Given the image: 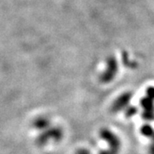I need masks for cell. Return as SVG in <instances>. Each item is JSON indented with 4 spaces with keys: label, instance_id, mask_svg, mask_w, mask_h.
<instances>
[{
    "label": "cell",
    "instance_id": "2",
    "mask_svg": "<svg viewBox=\"0 0 154 154\" xmlns=\"http://www.w3.org/2000/svg\"><path fill=\"white\" fill-rule=\"evenodd\" d=\"M142 107V118L146 121L154 120V87H149L146 91V96L140 99Z\"/></svg>",
    "mask_w": 154,
    "mask_h": 154
},
{
    "label": "cell",
    "instance_id": "12",
    "mask_svg": "<svg viewBox=\"0 0 154 154\" xmlns=\"http://www.w3.org/2000/svg\"><path fill=\"white\" fill-rule=\"evenodd\" d=\"M151 139L152 140V142H154V134H152V136L151 137Z\"/></svg>",
    "mask_w": 154,
    "mask_h": 154
},
{
    "label": "cell",
    "instance_id": "6",
    "mask_svg": "<svg viewBox=\"0 0 154 154\" xmlns=\"http://www.w3.org/2000/svg\"><path fill=\"white\" fill-rule=\"evenodd\" d=\"M51 126V121L49 117L45 116H38L37 118H35L33 122V128L39 132L48 128Z\"/></svg>",
    "mask_w": 154,
    "mask_h": 154
},
{
    "label": "cell",
    "instance_id": "7",
    "mask_svg": "<svg viewBox=\"0 0 154 154\" xmlns=\"http://www.w3.org/2000/svg\"><path fill=\"white\" fill-rule=\"evenodd\" d=\"M140 133L145 137L151 139L154 134V129L150 124H144L143 126L140 128Z\"/></svg>",
    "mask_w": 154,
    "mask_h": 154
},
{
    "label": "cell",
    "instance_id": "9",
    "mask_svg": "<svg viewBox=\"0 0 154 154\" xmlns=\"http://www.w3.org/2000/svg\"><path fill=\"white\" fill-rule=\"evenodd\" d=\"M75 154H92V153L90 152V151H88V149L81 148L77 150V152H75Z\"/></svg>",
    "mask_w": 154,
    "mask_h": 154
},
{
    "label": "cell",
    "instance_id": "3",
    "mask_svg": "<svg viewBox=\"0 0 154 154\" xmlns=\"http://www.w3.org/2000/svg\"><path fill=\"white\" fill-rule=\"evenodd\" d=\"M99 137L105 140L109 145V149L114 154H118L121 148L120 139L109 128H101L99 131Z\"/></svg>",
    "mask_w": 154,
    "mask_h": 154
},
{
    "label": "cell",
    "instance_id": "4",
    "mask_svg": "<svg viewBox=\"0 0 154 154\" xmlns=\"http://www.w3.org/2000/svg\"><path fill=\"white\" fill-rule=\"evenodd\" d=\"M117 72H118L117 62L114 57H110L106 61V67H105V71L99 76V81L104 84L110 83L114 80Z\"/></svg>",
    "mask_w": 154,
    "mask_h": 154
},
{
    "label": "cell",
    "instance_id": "5",
    "mask_svg": "<svg viewBox=\"0 0 154 154\" xmlns=\"http://www.w3.org/2000/svg\"><path fill=\"white\" fill-rule=\"evenodd\" d=\"M133 94L130 92H126L122 94L114 100L110 106V111L112 113H117L122 110H125L132 99Z\"/></svg>",
    "mask_w": 154,
    "mask_h": 154
},
{
    "label": "cell",
    "instance_id": "10",
    "mask_svg": "<svg viewBox=\"0 0 154 154\" xmlns=\"http://www.w3.org/2000/svg\"><path fill=\"white\" fill-rule=\"evenodd\" d=\"M148 154H154V142H152L149 145Z\"/></svg>",
    "mask_w": 154,
    "mask_h": 154
},
{
    "label": "cell",
    "instance_id": "1",
    "mask_svg": "<svg viewBox=\"0 0 154 154\" xmlns=\"http://www.w3.org/2000/svg\"><path fill=\"white\" fill-rule=\"evenodd\" d=\"M63 129L59 126H51L38 134L35 142L38 146H45L49 142H59L63 137Z\"/></svg>",
    "mask_w": 154,
    "mask_h": 154
},
{
    "label": "cell",
    "instance_id": "8",
    "mask_svg": "<svg viewBox=\"0 0 154 154\" xmlns=\"http://www.w3.org/2000/svg\"><path fill=\"white\" fill-rule=\"evenodd\" d=\"M137 108L134 107V106L130 105V106H128L126 108V110H125V116H126L127 117H132V116H134L135 114H137Z\"/></svg>",
    "mask_w": 154,
    "mask_h": 154
},
{
    "label": "cell",
    "instance_id": "11",
    "mask_svg": "<svg viewBox=\"0 0 154 154\" xmlns=\"http://www.w3.org/2000/svg\"><path fill=\"white\" fill-rule=\"evenodd\" d=\"M99 154H114L110 149H107V150H103V151H100Z\"/></svg>",
    "mask_w": 154,
    "mask_h": 154
}]
</instances>
